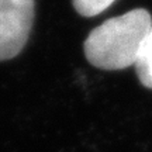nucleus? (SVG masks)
I'll return each instance as SVG.
<instances>
[{"instance_id":"obj_4","label":"nucleus","mask_w":152,"mask_h":152,"mask_svg":"<svg viewBox=\"0 0 152 152\" xmlns=\"http://www.w3.org/2000/svg\"><path fill=\"white\" fill-rule=\"evenodd\" d=\"M115 0H72L75 10L83 17H94L107 10Z\"/></svg>"},{"instance_id":"obj_1","label":"nucleus","mask_w":152,"mask_h":152,"mask_svg":"<svg viewBox=\"0 0 152 152\" xmlns=\"http://www.w3.org/2000/svg\"><path fill=\"white\" fill-rule=\"evenodd\" d=\"M152 27L145 9H134L93 28L83 44L89 64L104 71H121L135 65L141 45Z\"/></svg>"},{"instance_id":"obj_3","label":"nucleus","mask_w":152,"mask_h":152,"mask_svg":"<svg viewBox=\"0 0 152 152\" xmlns=\"http://www.w3.org/2000/svg\"><path fill=\"white\" fill-rule=\"evenodd\" d=\"M134 66L142 86L152 89V27L142 42Z\"/></svg>"},{"instance_id":"obj_2","label":"nucleus","mask_w":152,"mask_h":152,"mask_svg":"<svg viewBox=\"0 0 152 152\" xmlns=\"http://www.w3.org/2000/svg\"><path fill=\"white\" fill-rule=\"evenodd\" d=\"M35 14L34 0H0V61H9L23 51Z\"/></svg>"}]
</instances>
